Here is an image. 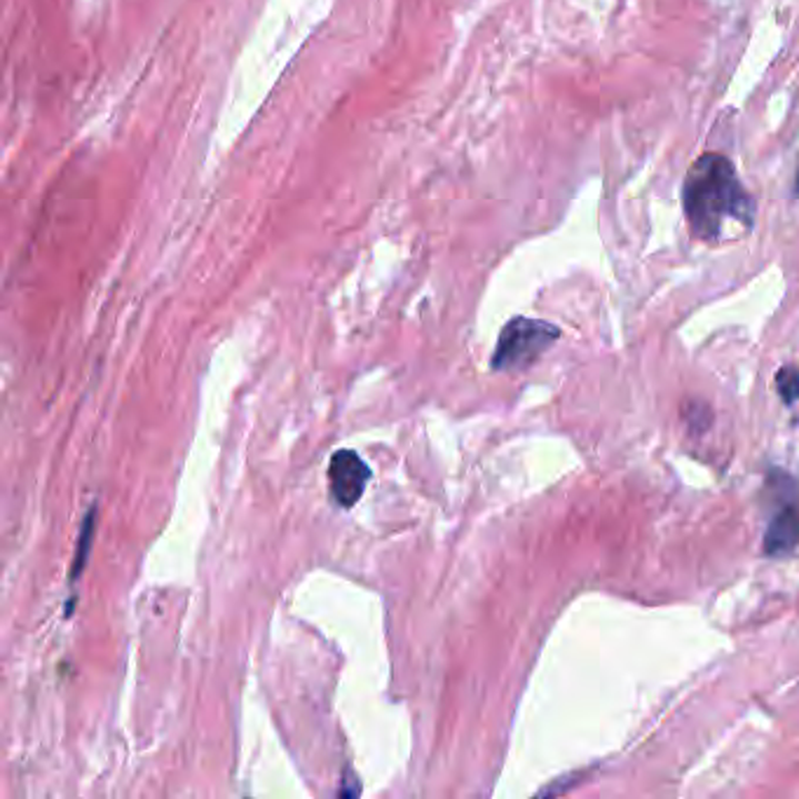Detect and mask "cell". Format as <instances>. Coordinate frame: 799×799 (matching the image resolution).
Masks as SVG:
<instances>
[{"label": "cell", "mask_w": 799, "mask_h": 799, "mask_svg": "<svg viewBox=\"0 0 799 799\" xmlns=\"http://www.w3.org/2000/svg\"><path fill=\"white\" fill-rule=\"evenodd\" d=\"M776 387H779V394L788 406L799 401V369H795V366H783L779 376H776Z\"/></svg>", "instance_id": "8992f818"}, {"label": "cell", "mask_w": 799, "mask_h": 799, "mask_svg": "<svg viewBox=\"0 0 799 799\" xmlns=\"http://www.w3.org/2000/svg\"><path fill=\"white\" fill-rule=\"evenodd\" d=\"M710 418H712V416H710V408H708L706 403H689V406L685 408V420L689 422V427L697 429V431L708 429Z\"/></svg>", "instance_id": "52a82bcc"}, {"label": "cell", "mask_w": 799, "mask_h": 799, "mask_svg": "<svg viewBox=\"0 0 799 799\" xmlns=\"http://www.w3.org/2000/svg\"><path fill=\"white\" fill-rule=\"evenodd\" d=\"M94 528H97V505L90 509L88 516H84V521L80 526V539H78L76 560H73V568H71V581L80 579V572L84 568V560H88V553H90V547H92Z\"/></svg>", "instance_id": "5b68a950"}, {"label": "cell", "mask_w": 799, "mask_h": 799, "mask_svg": "<svg viewBox=\"0 0 799 799\" xmlns=\"http://www.w3.org/2000/svg\"><path fill=\"white\" fill-rule=\"evenodd\" d=\"M792 192H795V198H799V169H797V174H795V186H792Z\"/></svg>", "instance_id": "ba28073f"}, {"label": "cell", "mask_w": 799, "mask_h": 799, "mask_svg": "<svg viewBox=\"0 0 799 799\" xmlns=\"http://www.w3.org/2000/svg\"><path fill=\"white\" fill-rule=\"evenodd\" d=\"M560 338V329L542 319L516 317L500 333L490 359L492 371H521L542 357Z\"/></svg>", "instance_id": "7a4b0ae2"}, {"label": "cell", "mask_w": 799, "mask_h": 799, "mask_svg": "<svg viewBox=\"0 0 799 799\" xmlns=\"http://www.w3.org/2000/svg\"><path fill=\"white\" fill-rule=\"evenodd\" d=\"M799 545V500L786 505L771 518L765 532V553L786 556Z\"/></svg>", "instance_id": "277c9868"}, {"label": "cell", "mask_w": 799, "mask_h": 799, "mask_svg": "<svg viewBox=\"0 0 799 799\" xmlns=\"http://www.w3.org/2000/svg\"><path fill=\"white\" fill-rule=\"evenodd\" d=\"M682 209L699 240L712 242L722 234L727 221L752 228L758 204L727 156L703 153L685 177Z\"/></svg>", "instance_id": "6da1fadb"}, {"label": "cell", "mask_w": 799, "mask_h": 799, "mask_svg": "<svg viewBox=\"0 0 799 799\" xmlns=\"http://www.w3.org/2000/svg\"><path fill=\"white\" fill-rule=\"evenodd\" d=\"M371 481V469L354 450L342 448L333 452L329 465V490L340 509H352Z\"/></svg>", "instance_id": "3957f363"}]
</instances>
